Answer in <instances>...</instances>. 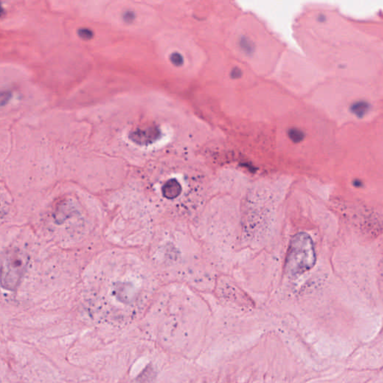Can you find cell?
Returning a JSON list of instances; mask_svg holds the SVG:
<instances>
[{"mask_svg":"<svg viewBox=\"0 0 383 383\" xmlns=\"http://www.w3.org/2000/svg\"><path fill=\"white\" fill-rule=\"evenodd\" d=\"M170 61L175 66H180V65H183V58L180 53H173L170 56Z\"/></svg>","mask_w":383,"mask_h":383,"instance_id":"cell-8","label":"cell"},{"mask_svg":"<svg viewBox=\"0 0 383 383\" xmlns=\"http://www.w3.org/2000/svg\"><path fill=\"white\" fill-rule=\"evenodd\" d=\"M134 14H133V12H126V13L124 14V21H127V22H132V21L134 20Z\"/></svg>","mask_w":383,"mask_h":383,"instance_id":"cell-9","label":"cell"},{"mask_svg":"<svg viewBox=\"0 0 383 383\" xmlns=\"http://www.w3.org/2000/svg\"><path fill=\"white\" fill-rule=\"evenodd\" d=\"M289 137L294 142H300L305 139V134L299 129H291L288 132Z\"/></svg>","mask_w":383,"mask_h":383,"instance_id":"cell-6","label":"cell"},{"mask_svg":"<svg viewBox=\"0 0 383 383\" xmlns=\"http://www.w3.org/2000/svg\"><path fill=\"white\" fill-rule=\"evenodd\" d=\"M182 192V186L176 179H170L162 186V193L168 199L178 197Z\"/></svg>","mask_w":383,"mask_h":383,"instance_id":"cell-4","label":"cell"},{"mask_svg":"<svg viewBox=\"0 0 383 383\" xmlns=\"http://www.w3.org/2000/svg\"><path fill=\"white\" fill-rule=\"evenodd\" d=\"M316 253L310 235L300 232L292 238L289 245L285 268L290 276L303 274L315 265Z\"/></svg>","mask_w":383,"mask_h":383,"instance_id":"cell-1","label":"cell"},{"mask_svg":"<svg viewBox=\"0 0 383 383\" xmlns=\"http://www.w3.org/2000/svg\"><path fill=\"white\" fill-rule=\"evenodd\" d=\"M156 132L150 129L145 130H137L133 132L130 135V139L139 144H144L151 142V139L155 137Z\"/></svg>","mask_w":383,"mask_h":383,"instance_id":"cell-5","label":"cell"},{"mask_svg":"<svg viewBox=\"0 0 383 383\" xmlns=\"http://www.w3.org/2000/svg\"><path fill=\"white\" fill-rule=\"evenodd\" d=\"M28 258L17 249L6 251L2 259V286L8 290H16L27 270Z\"/></svg>","mask_w":383,"mask_h":383,"instance_id":"cell-2","label":"cell"},{"mask_svg":"<svg viewBox=\"0 0 383 383\" xmlns=\"http://www.w3.org/2000/svg\"><path fill=\"white\" fill-rule=\"evenodd\" d=\"M318 20L320 21H321V22H323V21H326V15H320L318 16Z\"/></svg>","mask_w":383,"mask_h":383,"instance_id":"cell-10","label":"cell"},{"mask_svg":"<svg viewBox=\"0 0 383 383\" xmlns=\"http://www.w3.org/2000/svg\"><path fill=\"white\" fill-rule=\"evenodd\" d=\"M372 108H373V105L369 100L365 99H358L351 102L348 107V111L355 118L362 119L367 117L371 112Z\"/></svg>","mask_w":383,"mask_h":383,"instance_id":"cell-3","label":"cell"},{"mask_svg":"<svg viewBox=\"0 0 383 383\" xmlns=\"http://www.w3.org/2000/svg\"><path fill=\"white\" fill-rule=\"evenodd\" d=\"M79 37L85 41L91 40L94 37V33L92 30L88 28H81L77 32Z\"/></svg>","mask_w":383,"mask_h":383,"instance_id":"cell-7","label":"cell"}]
</instances>
